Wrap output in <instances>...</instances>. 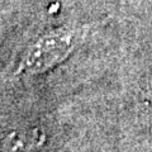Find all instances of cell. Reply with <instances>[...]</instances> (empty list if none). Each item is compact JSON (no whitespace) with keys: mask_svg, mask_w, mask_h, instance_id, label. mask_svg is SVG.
Returning a JSON list of instances; mask_svg holds the SVG:
<instances>
[{"mask_svg":"<svg viewBox=\"0 0 152 152\" xmlns=\"http://www.w3.org/2000/svg\"><path fill=\"white\" fill-rule=\"evenodd\" d=\"M81 29L62 27L42 36L24 55L18 72H41L62 61L77 43Z\"/></svg>","mask_w":152,"mask_h":152,"instance_id":"6da1fadb","label":"cell"}]
</instances>
